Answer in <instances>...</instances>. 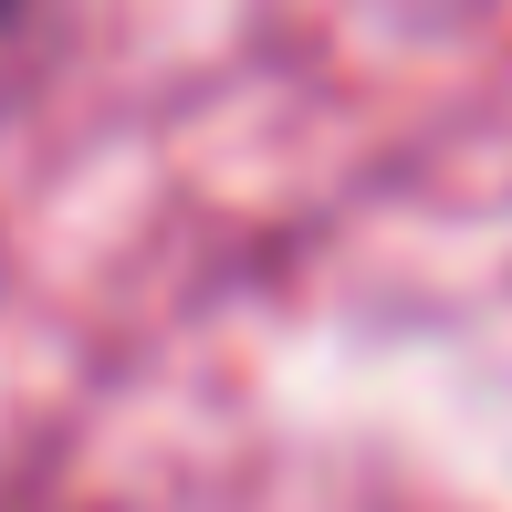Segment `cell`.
<instances>
[{"label": "cell", "mask_w": 512, "mask_h": 512, "mask_svg": "<svg viewBox=\"0 0 512 512\" xmlns=\"http://www.w3.org/2000/svg\"><path fill=\"white\" fill-rule=\"evenodd\" d=\"M21 11H32V0H0V42H11V21H21Z\"/></svg>", "instance_id": "cell-1"}]
</instances>
